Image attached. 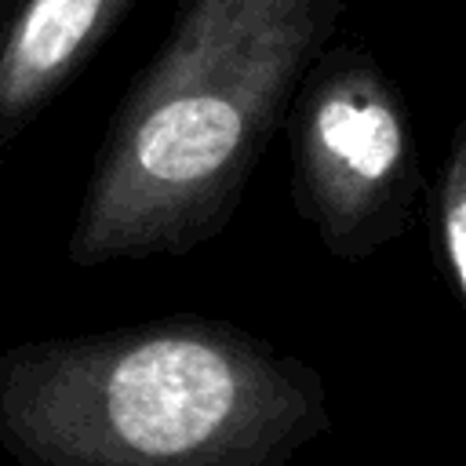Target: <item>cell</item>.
I'll list each match as a JSON object with an SVG mask.
<instances>
[{"label": "cell", "mask_w": 466, "mask_h": 466, "mask_svg": "<svg viewBox=\"0 0 466 466\" xmlns=\"http://www.w3.org/2000/svg\"><path fill=\"white\" fill-rule=\"evenodd\" d=\"M346 0H182L98 142L73 266L189 255L226 229Z\"/></svg>", "instance_id": "obj_1"}, {"label": "cell", "mask_w": 466, "mask_h": 466, "mask_svg": "<svg viewBox=\"0 0 466 466\" xmlns=\"http://www.w3.org/2000/svg\"><path fill=\"white\" fill-rule=\"evenodd\" d=\"M430 244L455 299L466 295V124L459 120L430 189Z\"/></svg>", "instance_id": "obj_5"}, {"label": "cell", "mask_w": 466, "mask_h": 466, "mask_svg": "<svg viewBox=\"0 0 466 466\" xmlns=\"http://www.w3.org/2000/svg\"><path fill=\"white\" fill-rule=\"evenodd\" d=\"M291 200L320 244L360 262L397 240L422 193L408 106L364 47H324L288 106Z\"/></svg>", "instance_id": "obj_3"}, {"label": "cell", "mask_w": 466, "mask_h": 466, "mask_svg": "<svg viewBox=\"0 0 466 466\" xmlns=\"http://www.w3.org/2000/svg\"><path fill=\"white\" fill-rule=\"evenodd\" d=\"M328 426L317 368L215 317L0 350V448L18 466H288Z\"/></svg>", "instance_id": "obj_2"}, {"label": "cell", "mask_w": 466, "mask_h": 466, "mask_svg": "<svg viewBox=\"0 0 466 466\" xmlns=\"http://www.w3.org/2000/svg\"><path fill=\"white\" fill-rule=\"evenodd\" d=\"M138 0H0V146L98 55Z\"/></svg>", "instance_id": "obj_4"}]
</instances>
